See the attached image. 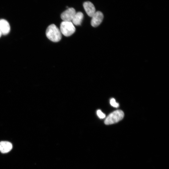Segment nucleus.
Wrapping results in <instances>:
<instances>
[{
	"label": "nucleus",
	"mask_w": 169,
	"mask_h": 169,
	"mask_svg": "<svg viewBox=\"0 0 169 169\" xmlns=\"http://www.w3.org/2000/svg\"><path fill=\"white\" fill-rule=\"evenodd\" d=\"M11 143L7 141H2L0 142V151L2 153H7L12 148Z\"/></svg>",
	"instance_id": "nucleus-8"
},
{
	"label": "nucleus",
	"mask_w": 169,
	"mask_h": 169,
	"mask_svg": "<svg viewBox=\"0 0 169 169\" xmlns=\"http://www.w3.org/2000/svg\"><path fill=\"white\" fill-rule=\"evenodd\" d=\"M10 29V26L8 22L4 19H0V30L2 34H7L9 33Z\"/></svg>",
	"instance_id": "nucleus-7"
},
{
	"label": "nucleus",
	"mask_w": 169,
	"mask_h": 169,
	"mask_svg": "<svg viewBox=\"0 0 169 169\" xmlns=\"http://www.w3.org/2000/svg\"><path fill=\"white\" fill-rule=\"evenodd\" d=\"M91 25L93 27L98 26L102 22L104 18L103 13L100 11H96L94 14L91 17Z\"/></svg>",
	"instance_id": "nucleus-5"
},
{
	"label": "nucleus",
	"mask_w": 169,
	"mask_h": 169,
	"mask_svg": "<svg viewBox=\"0 0 169 169\" xmlns=\"http://www.w3.org/2000/svg\"><path fill=\"white\" fill-rule=\"evenodd\" d=\"M2 33H1V32L0 31V38L1 37V35H2Z\"/></svg>",
	"instance_id": "nucleus-12"
},
{
	"label": "nucleus",
	"mask_w": 169,
	"mask_h": 169,
	"mask_svg": "<svg viewBox=\"0 0 169 169\" xmlns=\"http://www.w3.org/2000/svg\"><path fill=\"white\" fill-rule=\"evenodd\" d=\"M76 13L74 8H69L61 14V18L64 21L71 22Z\"/></svg>",
	"instance_id": "nucleus-4"
},
{
	"label": "nucleus",
	"mask_w": 169,
	"mask_h": 169,
	"mask_svg": "<svg viewBox=\"0 0 169 169\" xmlns=\"http://www.w3.org/2000/svg\"><path fill=\"white\" fill-rule=\"evenodd\" d=\"M60 30L64 36L68 37L74 33L75 28L71 22L63 21L60 24Z\"/></svg>",
	"instance_id": "nucleus-3"
},
{
	"label": "nucleus",
	"mask_w": 169,
	"mask_h": 169,
	"mask_svg": "<svg viewBox=\"0 0 169 169\" xmlns=\"http://www.w3.org/2000/svg\"><path fill=\"white\" fill-rule=\"evenodd\" d=\"M97 114L98 117L101 119H103L105 117V115L102 111L99 110L97 111Z\"/></svg>",
	"instance_id": "nucleus-11"
},
{
	"label": "nucleus",
	"mask_w": 169,
	"mask_h": 169,
	"mask_svg": "<svg viewBox=\"0 0 169 169\" xmlns=\"http://www.w3.org/2000/svg\"><path fill=\"white\" fill-rule=\"evenodd\" d=\"M83 7L86 13L90 17H91L96 12L94 5L90 1L84 2Z\"/></svg>",
	"instance_id": "nucleus-6"
},
{
	"label": "nucleus",
	"mask_w": 169,
	"mask_h": 169,
	"mask_svg": "<svg viewBox=\"0 0 169 169\" xmlns=\"http://www.w3.org/2000/svg\"><path fill=\"white\" fill-rule=\"evenodd\" d=\"M83 17L84 15L82 12H78L74 15L71 22L75 25H79L81 24Z\"/></svg>",
	"instance_id": "nucleus-9"
},
{
	"label": "nucleus",
	"mask_w": 169,
	"mask_h": 169,
	"mask_svg": "<svg viewBox=\"0 0 169 169\" xmlns=\"http://www.w3.org/2000/svg\"><path fill=\"white\" fill-rule=\"evenodd\" d=\"M124 115V113L122 110H115L110 113L106 117L104 123L107 125L116 123L123 119Z\"/></svg>",
	"instance_id": "nucleus-2"
},
{
	"label": "nucleus",
	"mask_w": 169,
	"mask_h": 169,
	"mask_svg": "<svg viewBox=\"0 0 169 169\" xmlns=\"http://www.w3.org/2000/svg\"><path fill=\"white\" fill-rule=\"evenodd\" d=\"M110 103L111 105L117 108L119 106V103L116 102L114 98H112L110 99Z\"/></svg>",
	"instance_id": "nucleus-10"
},
{
	"label": "nucleus",
	"mask_w": 169,
	"mask_h": 169,
	"mask_svg": "<svg viewBox=\"0 0 169 169\" xmlns=\"http://www.w3.org/2000/svg\"><path fill=\"white\" fill-rule=\"evenodd\" d=\"M46 34L49 39L55 42L59 41L62 37L60 29L54 24H51L48 27Z\"/></svg>",
	"instance_id": "nucleus-1"
}]
</instances>
